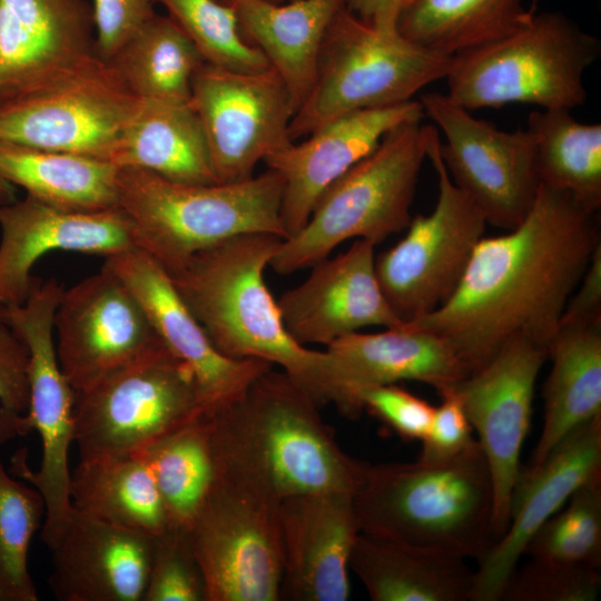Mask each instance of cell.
Masks as SVG:
<instances>
[{"label":"cell","mask_w":601,"mask_h":601,"mask_svg":"<svg viewBox=\"0 0 601 601\" xmlns=\"http://www.w3.org/2000/svg\"><path fill=\"white\" fill-rule=\"evenodd\" d=\"M154 3V0H93L96 48L104 62L107 63L156 13Z\"/></svg>","instance_id":"obj_43"},{"label":"cell","mask_w":601,"mask_h":601,"mask_svg":"<svg viewBox=\"0 0 601 601\" xmlns=\"http://www.w3.org/2000/svg\"><path fill=\"white\" fill-rule=\"evenodd\" d=\"M53 335L60 368L75 392L165 346L136 295L105 267L62 290Z\"/></svg>","instance_id":"obj_16"},{"label":"cell","mask_w":601,"mask_h":601,"mask_svg":"<svg viewBox=\"0 0 601 601\" xmlns=\"http://www.w3.org/2000/svg\"><path fill=\"white\" fill-rule=\"evenodd\" d=\"M283 238L272 234L229 237L167 273L213 345L233 359L278 365L322 406L335 403L327 352L309 349L287 332L264 272Z\"/></svg>","instance_id":"obj_2"},{"label":"cell","mask_w":601,"mask_h":601,"mask_svg":"<svg viewBox=\"0 0 601 601\" xmlns=\"http://www.w3.org/2000/svg\"><path fill=\"white\" fill-rule=\"evenodd\" d=\"M170 524L188 528L214 475L211 414L203 412L139 452Z\"/></svg>","instance_id":"obj_36"},{"label":"cell","mask_w":601,"mask_h":601,"mask_svg":"<svg viewBox=\"0 0 601 601\" xmlns=\"http://www.w3.org/2000/svg\"><path fill=\"white\" fill-rule=\"evenodd\" d=\"M543 425L526 465L538 467L571 432L601 414V321L560 325L548 347Z\"/></svg>","instance_id":"obj_28"},{"label":"cell","mask_w":601,"mask_h":601,"mask_svg":"<svg viewBox=\"0 0 601 601\" xmlns=\"http://www.w3.org/2000/svg\"><path fill=\"white\" fill-rule=\"evenodd\" d=\"M106 269L136 295L165 346L191 371L205 412H218L242 397L273 365L259 358L224 356L188 309L169 275L150 256L132 248L105 258Z\"/></svg>","instance_id":"obj_19"},{"label":"cell","mask_w":601,"mask_h":601,"mask_svg":"<svg viewBox=\"0 0 601 601\" xmlns=\"http://www.w3.org/2000/svg\"><path fill=\"white\" fill-rule=\"evenodd\" d=\"M0 304L23 303L37 278L35 263L52 250L106 257L136 248L132 225L120 209L79 211L32 196L0 205Z\"/></svg>","instance_id":"obj_21"},{"label":"cell","mask_w":601,"mask_h":601,"mask_svg":"<svg viewBox=\"0 0 601 601\" xmlns=\"http://www.w3.org/2000/svg\"><path fill=\"white\" fill-rule=\"evenodd\" d=\"M118 173L119 167L106 159L0 141V177L55 207L119 208Z\"/></svg>","instance_id":"obj_31"},{"label":"cell","mask_w":601,"mask_h":601,"mask_svg":"<svg viewBox=\"0 0 601 601\" xmlns=\"http://www.w3.org/2000/svg\"><path fill=\"white\" fill-rule=\"evenodd\" d=\"M451 58L342 8L323 39L313 87L290 120L292 140L353 111L413 100L445 78Z\"/></svg>","instance_id":"obj_8"},{"label":"cell","mask_w":601,"mask_h":601,"mask_svg":"<svg viewBox=\"0 0 601 601\" xmlns=\"http://www.w3.org/2000/svg\"><path fill=\"white\" fill-rule=\"evenodd\" d=\"M524 0H412L396 30L407 40L446 56L494 42L532 18Z\"/></svg>","instance_id":"obj_33"},{"label":"cell","mask_w":601,"mask_h":601,"mask_svg":"<svg viewBox=\"0 0 601 601\" xmlns=\"http://www.w3.org/2000/svg\"><path fill=\"white\" fill-rule=\"evenodd\" d=\"M412 0H345V7L362 20L382 28L396 29L401 11Z\"/></svg>","instance_id":"obj_47"},{"label":"cell","mask_w":601,"mask_h":601,"mask_svg":"<svg viewBox=\"0 0 601 601\" xmlns=\"http://www.w3.org/2000/svg\"><path fill=\"white\" fill-rule=\"evenodd\" d=\"M600 55L599 39L564 13H533L509 36L452 56L446 95L470 111L510 104L572 110L585 104L584 75Z\"/></svg>","instance_id":"obj_6"},{"label":"cell","mask_w":601,"mask_h":601,"mask_svg":"<svg viewBox=\"0 0 601 601\" xmlns=\"http://www.w3.org/2000/svg\"><path fill=\"white\" fill-rule=\"evenodd\" d=\"M523 555L601 569V477L575 490L532 535Z\"/></svg>","instance_id":"obj_38"},{"label":"cell","mask_w":601,"mask_h":601,"mask_svg":"<svg viewBox=\"0 0 601 601\" xmlns=\"http://www.w3.org/2000/svg\"><path fill=\"white\" fill-rule=\"evenodd\" d=\"M420 102L424 116L444 135L439 148L452 181L487 224L515 228L531 210L541 185L529 131L499 129L446 93L426 92Z\"/></svg>","instance_id":"obj_13"},{"label":"cell","mask_w":601,"mask_h":601,"mask_svg":"<svg viewBox=\"0 0 601 601\" xmlns=\"http://www.w3.org/2000/svg\"><path fill=\"white\" fill-rule=\"evenodd\" d=\"M73 509L156 535L170 525L162 499L139 453L80 460L71 472Z\"/></svg>","instance_id":"obj_32"},{"label":"cell","mask_w":601,"mask_h":601,"mask_svg":"<svg viewBox=\"0 0 601 601\" xmlns=\"http://www.w3.org/2000/svg\"><path fill=\"white\" fill-rule=\"evenodd\" d=\"M111 161L176 181L217 183L200 121L189 102L139 99Z\"/></svg>","instance_id":"obj_30"},{"label":"cell","mask_w":601,"mask_h":601,"mask_svg":"<svg viewBox=\"0 0 601 601\" xmlns=\"http://www.w3.org/2000/svg\"><path fill=\"white\" fill-rule=\"evenodd\" d=\"M595 477H601V414L571 432L538 467L520 470L509 526L477 561L469 600L500 601L532 535Z\"/></svg>","instance_id":"obj_20"},{"label":"cell","mask_w":601,"mask_h":601,"mask_svg":"<svg viewBox=\"0 0 601 601\" xmlns=\"http://www.w3.org/2000/svg\"><path fill=\"white\" fill-rule=\"evenodd\" d=\"M359 533L352 493L283 497L279 600L346 601L349 558Z\"/></svg>","instance_id":"obj_22"},{"label":"cell","mask_w":601,"mask_h":601,"mask_svg":"<svg viewBox=\"0 0 601 601\" xmlns=\"http://www.w3.org/2000/svg\"><path fill=\"white\" fill-rule=\"evenodd\" d=\"M442 402L434 408L431 425L422 442L420 460L439 462L454 457L473 446V428L459 395L453 388L441 394Z\"/></svg>","instance_id":"obj_44"},{"label":"cell","mask_w":601,"mask_h":601,"mask_svg":"<svg viewBox=\"0 0 601 601\" xmlns=\"http://www.w3.org/2000/svg\"><path fill=\"white\" fill-rule=\"evenodd\" d=\"M434 128L411 121L390 130L323 191L306 225L282 240L269 266L288 275L328 257L347 239L376 245L405 229Z\"/></svg>","instance_id":"obj_7"},{"label":"cell","mask_w":601,"mask_h":601,"mask_svg":"<svg viewBox=\"0 0 601 601\" xmlns=\"http://www.w3.org/2000/svg\"><path fill=\"white\" fill-rule=\"evenodd\" d=\"M29 397L28 348L8 325L0 322V418L26 414Z\"/></svg>","instance_id":"obj_45"},{"label":"cell","mask_w":601,"mask_h":601,"mask_svg":"<svg viewBox=\"0 0 601 601\" xmlns=\"http://www.w3.org/2000/svg\"><path fill=\"white\" fill-rule=\"evenodd\" d=\"M345 0H237L239 32L258 49L285 83L294 110L308 96L323 39Z\"/></svg>","instance_id":"obj_27"},{"label":"cell","mask_w":601,"mask_h":601,"mask_svg":"<svg viewBox=\"0 0 601 601\" xmlns=\"http://www.w3.org/2000/svg\"><path fill=\"white\" fill-rule=\"evenodd\" d=\"M205 412L189 367L166 346L75 392L80 460L139 453Z\"/></svg>","instance_id":"obj_11"},{"label":"cell","mask_w":601,"mask_h":601,"mask_svg":"<svg viewBox=\"0 0 601 601\" xmlns=\"http://www.w3.org/2000/svg\"><path fill=\"white\" fill-rule=\"evenodd\" d=\"M190 106L218 184L246 180L259 161L294 142L288 90L272 69L235 71L204 62L191 81Z\"/></svg>","instance_id":"obj_14"},{"label":"cell","mask_w":601,"mask_h":601,"mask_svg":"<svg viewBox=\"0 0 601 601\" xmlns=\"http://www.w3.org/2000/svg\"><path fill=\"white\" fill-rule=\"evenodd\" d=\"M45 516L39 491L13 479L0 462V601L38 600L28 553Z\"/></svg>","instance_id":"obj_37"},{"label":"cell","mask_w":601,"mask_h":601,"mask_svg":"<svg viewBox=\"0 0 601 601\" xmlns=\"http://www.w3.org/2000/svg\"><path fill=\"white\" fill-rule=\"evenodd\" d=\"M600 243L599 213L541 184L521 224L477 243L451 297L407 323L447 341L470 374L514 339L548 349Z\"/></svg>","instance_id":"obj_1"},{"label":"cell","mask_w":601,"mask_h":601,"mask_svg":"<svg viewBox=\"0 0 601 601\" xmlns=\"http://www.w3.org/2000/svg\"><path fill=\"white\" fill-rule=\"evenodd\" d=\"M326 352L336 393L334 405L348 418L363 412L359 395L367 388L415 381L442 394L470 375L447 341L411 323L380 333L348 334Z\"/></svg>","instance_id":"obj_25"},{"label":"cell","mask_w":601,"mask_h":601,"mask_svg":"<svg viewBox=\"0 0 601 601\" xmlns=\"http://www.w3.org/2000/svg\"><path fill=\"white\" fill-rule=\"evenodd\" d=\"M359 404L363 411L408 441H422L425 437L435 408L397 384L365 390L359 395Z\"/></svg>","instance_id":"obj_42"},{"label":"cell","mask_w":601,"mask_h":601,"mask_svg":"<svg viewBox=\"0 0 601 601\" xmlns=\"http://www.w3.org/2000/svg\"><path fill=\"white\" fill-rule=\"evenodd\" d=\"M546 359V348L526 339H514L453 387L477 434L490 471L495 542L510 523L521 450L531 425L535 382Z\"/></svg>","instance_id":"obj_17"},{"label":"cell","mask_w":601,"mask_h":601,"mask_svg":"<svg viewBox=\"0 0 601 601\" xmlns=\"http://www.w3.org/2000/svg\"><path fill=\"white\" fill-rule=\"evenodd\" d=\"M375 244L357 238L344 253L313 265L311 275L277 300L283 323L299 344L331 345L368 326L402 322L375 274Z\"/></svg>","instance_id":"obj_24"},{"label":"cell","mask_w":601,"mask_h":601,"mask_svg":"<svg viewBox=\"0 0 601 601\" xmlns=\"http://www.w3.org/2000/svg\"><path fill=\"white\" fill-rule=\"evenodd\" d=\"M349 569L373 601H466L474 572L464 559L362 532Z\"/></svg>","instance_id":"obj_29"},{"label":"cell","mask_w":601,"mask_h":601,"mask_svg":"<svg viewBox=\"0 0 601 601\" xmlns=\"http://www.w3.org/2000/svg\"><path fill=\"white\" fill-rule=\"evenodd\" d=\"M282 195L283 179L269 168L229 184L176 181L136 167L118 173V207L131 221L136 248L167 273L236 235L285 239Z\"/></svg>","instance_id":"obj_5"},{"label":"cell","mask_w":601,"mask_h":601,"mask_svg":"<svg viewBox=\"0 0 601 601\" xmlns=\"http://www.w3.org/2000/svg\"><path fill=\"white\" fill-rule=\"evenodd\" d=\"M16 188L14 185L8 183L0 177V205L11 203L14 199Z\"/></svg>","instance_id":"obj_48"},{"label":"cell","mask_w":601,"mask_h":601,"mask_svg":"<svg viewBox=\"0 0 601 601\" xmlns=\"http://www.w3.org/2000/svg\"><path fill=\"white\" fill-rule=\"evenodd\" d=\"M214 475L188 525L207 601H278L280 501L259 460L211 414Z\"/></svg>","instance_id":"obj_3"},{"label":"cell","mask_w":601,"mask_h":601,"mask_svg":"<svg viewBox=\"0 0 601 601\" xmlns=\"http://www.w3.org/2000/svg\"><path fill=\"white\" fill-rule=\"evenodd\" d=\"M542 185L565 191L585 208L601 207V125L582 122L569 109H540L525 128Z\"/></svg>","instance_id":"obj_34"},{"label":"cell","mask_w":601,"mask_h":601,"mask_svg":"<svg viewBox=\"0 0 601 601\" xmlns=\"http://www.w3.org/2000/svg\"><path fill=\"white\" fill-rule=\"evenodd\" d=\"M216 1H218L221 4L229 6V7H234L235 3L237 2V0H216Z\"/></svg>","instance_id":"obj_49"},{"label":"cell","mask_w":601,"mask_h":601,"mask_svg":"<svg viewBox=\"0 0 601 601\" xmlns=\"http://www.w3.org/2000/svg\"><path fill=\"white\" fill-rule=\"evenodd\" d=\"M138 101L104 62L85 75L1 104L0 141L111 161Z\"/></svg>","instance_id":"obj_15"},{"label":"cell","mask_w":601,"mask_h":601,"mask_svg":"<svg viewBox=\"0 0 601 601\" xmlns=\"http://www.w3.org/2000/svg\"><path fill=\"white\" fill-rule=\"evenodd\" d=\"M319 405L284 371L263 372L231 405L215 412L259 460L280 497L357 489L366 462L348 455Z\"/></svg>","instance_id":"obj_9"},{"label":"cell","mask_w":601,"mask_h":601,"mask_svg":"<svg viewBox=\"0 0 601 601\" xmlns=\"http://www.w3.org/2000/svg\"><path fill=\"white\" fill-rule=\"evenodd\" d=\"M204 62L176 23L155 13L107 63L139 99L189 102L194 75Z\"/></svg>","instance_id":"obj_35"},{"label":"cell","mask_w":601,"mask_h":601,"mask_svg":"<svg viewBox=\"0 0 601 601\" xmlns=\"http://www.w3.org/2000/svg\"><path fill=\"white\" fill-rule=\"evenodd\" d=\"M63 290L55 279L37 280L21 304H0V322L8 325L29 352L30 397L26 414L0 418V442L36 430L41 440V460L31 471L23 453L12 460L14 473L39 491L46 504L40 530L48 549L68 521L70 500L69 452L75 442V391L63 375L56 353L53 317Z\"/></svg>","instance_id":"obj_10"},{"label":"cell","mask_w":601,"mask_h":601,"mask_svg":"<svg viewBox=\"0 0 601 601\" xmlns=\"http://www.w3.org/2000/svg\"><path fill=\"white\" fill-rule=\"evenodd\" d=\"M424 117L416 100L353 111L267 157L264 162L283 179L280 218L286 238L306 225L323 191L373 151L390 130Z\"/></svg>","instance_id":"obj_23"},{"label":"cell","mask_w":601,"mask_h":601,"mask_svg":"<svg viewBox=\"0 0 601 601\" xmlns=\"http://www.w3.org/2000/svg\"><path fill=\"white\" fill-rule=\"evenodd\" d=\"M142 601H207L204 573L185 528L170 524L152 536Z\"/></svg>","instance_id":"obj_40"},{"label":"cell","mask_w":601,"mask_h":601,"mask_svg":"<svg viewBox=\"0 0 601 601\" xmlns=\"http://www.w3.org/2000/svg\"><path fill=\"white\" fill-rule=\"evenodd\" d=\"M600 591V569L531 558L515 568L501 600L594 601Z\"/></svg>","instance_id":"obj_41"},{"label":"cell","mask_w":601,"mask_h":601,"mask_svg":"<svg viewBox=\"0 0 601 601\" xmlns=\"http://www.w3.org/2000/svg\"><path fill=\"white\" fill-rule=\"evenodd\" d=\"M152 536L76 509L49 548V588L59 601H142Z\"/></svg>","instance_id":"obj_26"},{"label":"cell","mask_w":601,"mask_h":601,"mask_svg":"<svg viewBox=\"0 0 601 601\" xmlns=\"http://www.w3.org/2000/svg\"><path fill=\"white\" fill-rule=\"evenodd\" d=\"M577 288L565 305L560 325L601 321V243Z\"/></svg>","instance_id":"obj_46"},{"label":"cell","mask_w":601,"mask_h":601,"mask_svg":"<svg viewBox=\"0 0 601 601\" xmlns=\"http://www.w3.org/2000/svg\"><path fill=\"white\" fill-rule=\"evenodd\" d=\"M353 505L361 532L375 538L477 561L495 543L479 442L445 461L367 463Z\"/></svg>","instance_id":"obj_4"},{"label":"cell","mask_w":601,"mask_h":601,"mask_svg":"<svg viewBox=\"0 0 601 601\" xmlns=\"http://www.w3.org/2000/svg\"><path fill=\"white\" fill-rule=\"evenodd\" d=\"M87 0H0V105L104 61Z\"/></svg>","instance_id":"obj_18"},{"label":"cell","mask_w":601,"mask_h":601,"mask_svg":"<svg viewBox=\"0 0 601 601\" xmlns=\"http://www.w3.org/2000/svg\"><path fill=\"white\" fill-rule=\"evenodd\" d=\"M434 128L427 158L436 174L439 196L427 216L412 217L406 235L375 258V274L387 303L404 323L442 306L455 292L486 220L451 179Z\"/></svg>","instance_id":"obj_12"},{"label":"cell","mask_w":601,"mask_h":601,"mask_svg":"<svg viewBox=\"0 0 601 601\" xmlns=\"http://www.w3.org/2000/svg\"><path fill=\"white\" fill-rule=\"evenodd\" d=\"M268 1H272L274 3H283V2H286L288 0H268Z\"/></svg>","instance_id":"obj_50"},{"label":"cell","mask_w":601,"mask_h":601,"mask_svg":"<svg viewBox=\"0 0 601 601\" xmlns=\"http://www.w3.org/2000/svg\"><path fill=\"white\" fill-rule=\"evenodd\" d=\"M196 46L207 63L244 72L270 68L242 37L234 7L216 0H154Z\"/></svg>","instance_id":"obj_39"}]
</instances>
